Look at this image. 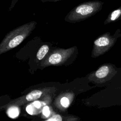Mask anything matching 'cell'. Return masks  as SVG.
<instances>
[{"label":"cell","mask_w":121,"mask_h":121,"mask_svg":"<svg viewBox=\"0 0 121 121\" xmlns=\"http://www.w3.org/2000/svg\"><path fill=\"white\" fill-rule=\"evenodd\" d=\"M109 73V67L107 65H104L100 67L94 73H92L88 78L90 80L95 82H99L100 80L106 78Z\"/></svg>","instance_id":"cell-6"},{"label":"cell","mask_w":121,"mask_h":121,"mask_svg":"<svg viewBox=\"0 0 121 121\" xmlns=\"http://www.w3.org/2000/svg\"><path fill=\"white\" fill-rule=\"evenodd\" d=\"M26 111L29 114H32V113H33V112H32V106L31 105H28L27 108H26Z\"/></svg>","instance_id":"cell-14"},{"label":"cell","mask_w":121,"mask_h":121,"mask_svg":"<svg viewBox=\"0 0 121 121\" xmlns=\"http://www.w3.org/2000/svg\"><path fill=\"white\" fill-rule=\"evenodd\" d=\"M37 22L31 21L20 26L8 33L0 44V54L20 44L35 28Z\"/></svg>","instance_id":"cell-1"},{"label":"cell","mask_w":121,"mask_h":121,"mask_svg":"<svg viewBox=\"0 0 121 121\" xmlns=\"http://www.w3.org/2000/svg\"><path fill=\"white\" fill-rule=\"evenodd\" d=\"M18 0H12L11 4V5H10V6L9 7V11H10L14 7V6H15L16 4L18 1Z\"/></svg>","instance_id":"cell-13"},{"label":"cell","mask_w":121,"mask_h":121,"mask_svg":"<svg viewBox=\"0 0 121 121\" xmlns=\"http://www.w3.org/2000/svg\"><path fill=\"white\" fill-rule=\"evenodd\" d=\"M34 105L35 107L38 108H39L41 106V103L39 101H35V102H34Z\"/></svg>","instance_id":"cell-15"},{"label":"cell","mask_w":121,"mask_h":121,"mask_svg":"<svg viewBox=\"0 0 121 121\" xmlns=\"http://www.w3.org/2000/svg\"><path fill=\"white\" fill-rule=\"evenodd\" d=\"M49 50V48L47 45H42L36 54V58L38 60H42L45 55L47 53L48 51Z\"/></svg>","instance_id":"cell-8"},{"label":"cell","mask_w":121,"mask_h":121,"mask_svg":"<svg viewBox=\"0 0 121 121\" xmlns=\"http://www.w3.org/2000/svg\"><path fill=\"white\" fill-rule=\"evenodd\" d=\"M48 121H62V117L59 114H55L52 116L50 118L47 120Z\"/></svg>","instance_id":"cell-11"},{"label":"cell","mask_w":121,"mask_h":121,"mask_svg":"<svg viewBox=\"0 0 121 121\" xmlns=\"http://www.w3.org/2000/svg\"><path fill=\"white\" fill-rule=\"evenodd\" d=\"M60 104L62 106L64 107H67L69 106V100L66 97H62L60 100Z\"/></svg>","instance_id":"cell-10"},{"label":"cell","mask_w":121,"mask_h":121,"mask_svg":"<svg viewBox=\"0 0 121 121\" xmlns=\"http://www.w3.org/2000/svg\"><path fill=\"white\" fill-rule=\"evenodd\" d=\"M18 109L12 106V107H10L8 110V114L10 117L11 118H15L18 115Z\"/></svg>","instance_id":"cell-9"},{"label":"cell","mask_w":121,"mask_h":121,"mask_svg":"<svg viewBox=\"0 0 121 121\" xmlns=\"http://www.w3.org/2000/svg\"><path fill=\"white\" fill-rule=\"evenodd\" d=\"M42 2H57L61 0H40Z\"/></svg>","instance_id":"cell-16"},{"label":"cell","mask_w":121,"mask_h":121,"mask_svg":"<svg viewBox=\"0 0 121 121\" xmlns=\"http://www.w3.org/2000/svg\"><path fill=\"white\" fill-rule=\"evenodd\" d=\"M104 4V2L100 0H92L81 3L70 10L64 20L73 23L84 20L101 10Z\"/></svg>","instance_id":"cell-2"},{"label":"cell","mask_w":121,"mask_h":121,"mask_svg":"<svg viewBox=\"0 0 121 121\" xmlns=\"http://www.w3.org/2000/svg\"><path fill=\"white\" fill-rule=\"evenodd\" d=\"M112 39L106 36L99 37L94 41L92 56L96 57L106 52L112 46Z\"/></svg>","instance_id":"cell-4"},{"label":"cell","mask_w":121,"mask_h":121,"mask_svg":"<svg viewBox=\"0 0 121 121\" xmlns=\"http://www.w3.org/2000/svg\"><path fill=\"white\" fill-rule=\"evenodd\" d=\"M121 17V6L118 9L112 11L108 16L107 18L105 20L104 23H108L112 21H114Z\"/></svg>","instance_id":"cell-7"},{"label":"cell","mask_w":121,"mask_h":121,"mask_svg":"<svg viewBox=\"0 0 121 121\" xmlns=\"http://www.w3.org/2000/svg\"><path fill=\"white\" fill-rule=\"evenodd\" d=\"M73 48L60 50L52 52L46 60L44 65H57L63 63L70 56L73 52Z\"/></svg>","instance_id":"cell-3"},{"label":"cell","mask_w":121,"mask_h":121,"mask_svg":"<svg viewBox=\"0 0 121 121\" xmlns=\"http://www.w3.org/2000/svg\"><path fill=\"white\" fill-rule=\"evenodd\" d=\"M43 113L44 114V115L46 117L49 116V115H50V112L49 107L47 106H46L43 108Z\"/></svg>","instance_id":"cell-12"},{"label":"cell","mask_w":121,"mask_h":121,"mask_svg":"<svg viewBox=\"0 0 121 121\" xmlns=\"http://www.w3.org/2000/svg\"><path fill=\"white\" fill-rule=\"evenodd\" d=\"M42 94L43 92L42 91L40 90H34L29 93L25 97H23V98H21V97H20L19 98V99L18 98L15 100L14 102H11L8 104V105H9V106H11L12 105V106L14 105H19L20 104H21L23 102L26 103L35 101L39 98Z\"/></svg>","instance_id":"cell-5"}]
</instances>
